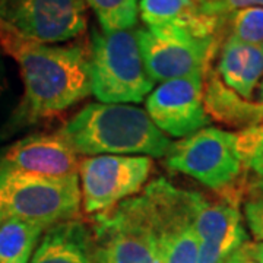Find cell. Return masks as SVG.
<instances>
[{
    "mask_svg": "<svg viewBox=\"0 0 263 263\" xmlns=\"http://www.w3.org/2000/svg\"><path fill=\"white\" fill-rule=\"evenodd\" d=\"M91 94L100 103H142L154 89L135 31L95 32L88 53Z\"/></svg>",
    "mask_w": 263,
    "mask_h": 263,
    "instance_id": "3957f363",
    "label": "cell"
},
{
    "mask_svg": "<svg viewBox=\"0 0 263 263\" xmlns=\"http://www.w3.org/2000/svg\"><path fill=\"white\" fill-rule=\"evenodd\" d=\"M149 157L97 155L79 161L82 208L86 214H101L120 202L136 196L149 179Z\"/></svg>",
    "mask_w": 263,
    "mask_h": 263,
    "instance_id": "ba28073f",
    "label": "cell"
},
{
    "mask_svg": "<svg viewBox=\"0 0 263 263\" xmlns=\"http://www.w3.org/2000/svg\"><path fill=\"white\" fill-rule=\"evenodd\" d=\"M3 221H5V218H3V215H2V214H0V224H2V222H3Z\"/></svg>",
    "mask_w": 263,
    "mask_h": 263,
    "instance_id": "f546056e",
    "label": "cell"
},
{
    "mask_svg": "<svg viewBox=\"0 0 263 263\" xmlns=\"http://www.w3.org/2000/svg\"><path fill=\"white\" fill-rule=\"evenodd\" d=\"M165 165L226 193L237 186L245 170L237 133L209 126L174 143L165 157Z\"/></svg>",
    "mask_w": 263,
    "mask_h": 263,
    "instance_id": "8992f818",
    "label": "cell"
},
{
    "mask_svg": "<svg viewBox=\"0 0 263 263\" xmlns=\"http://www.w3.org/2000/svg\"><path fill=\"white\" fill-rule=\"evenodd\" d=\"M199 2H211V0H199Z\"/></svg>",
    "mask_w": 263,
    "mask_h": 263,
    "instance_id": "4dcf8cb0",
    "label": "cell"
},
{
    "mask_svg": "<svg viewBox=\"0 0 263 263\" xmlns=\"http://www.w3.org/2000/svg\"><path fill=\"white\" fill-rule=\"evenodd\" d=\"M98 263H162L149 199L129 197L94 216Z\"/></svg>",
    "mask_w": 263,
    "mask_h": 263,
    "instance_id": "5b68a950",
    "label": "cell"
},
{
    "mask_svg": "<svg viewBox=\"0 0 263 263\" xmlns=\"http://www.w3.org/2000/svg\"><path fill=\"white\" fill-rule=\"evenodd\" d=\"M44 231L18 218L5 219L0 224V263H29Z\"/></svg>",
    "mask_w": 263,
    "mask_h": 263,
    "instance_id": "ac0fdd59",
    "label": "cell"
},
{
    "mask_svg": "<svg viewBox=\"0 0 263 263\" xmlns=\"http://www.w3.org/2000/svg\"><path fill=\"white\" fill-rule=\"evenodd\" d=\"M237 253L246 260L263 263V241H247L237 250Z\"/></svg>",
    "mask_w": 263,
    "mask_h": 263,
    "instance_id": "cb8c5ba5",
    "label": "cell"
},
{
    "mask_svg": "<svg viewBox=\"0 0 263 263\" xmlns=\"http://www.w3.org/2000/svg\"><path fill=\"white\" fill-rule=\"evenodd\" d=\"M245 218L256 241H263V192H257L245 203Z\"/></svg>",
    "mask_w": 263,
    "mask_h": 263,
    "instance_id": "603a6c76",
    "label": "cell"
},
{
    "mask_svg": "<svg viewBox=\"0 0 263 263\" xmlns=\"http://www.w3.org/2000/svg\"><path fill=\"white\" fill-rule=\"evenodd\" d=\"M240 257H241V256H240ZM241 263H256V262H252V260H246V259H243V257H241Z\"/></svg>",
    "mask_w": 263,
    "mask_h": 263,
    "instance_id": "f1b7e54d",
    "label": "cell"
},
{
    "mask_svg": "<svg viewBox=\"0 0 263 263\" xmlns=\"http://www.w3.org/2000/svg\"><path fill=\"white\" fill-rule=\"evenodd\" d=\"M0 21L24 37L57 44L86 28L84 0H0Z\"/></svg>",
    "mask_w": 263,
    "mask_h": 263,
    "instance_id": "30bf717a",
    "label": "cell"
},
{
    "mask_svg": "<svg viewBox=\"0 0 263 263\" xmlns=\"http://www.w3.org/2000/svg\"><path fill=\"white\" fill-rule=\"evenodd\" d=\"M263 100V79L262 82H260V85H259V100L257 101H262Z\"/></svg>",
    "mask_w": 263,
    "mask_h": 263,
    "instance_id": "83f0119b",
    "label": "cell"
},
{
    "mask_svg": "<svg viewBox=\"0 0 263 263\" xmlns=\"http://www.w3.org/2000/svg\"><path fill=\"white\" fill-rule=\"evenodd\" d=\"M143 193L149 199L162 263H197L196 192L177 187L161 177L151 181Z\"/></svg>",
    "mask_w": 263,
    "mask_h": 263,
    "instance_id": "9c48e42d",
    "label": "cell"
},
{
    "mask_svg": "<svg viewBox=\"0 0 263 263\" xmlns=\"http://www.w3.org/2000/svg\"><path fill=\"white\" fill-rule=\"evenodd\" d=\"M82 205L79 176L43 177L0 170V214L47 230L73 219Z\"/></svg>",
    "mask_w": 263,
    "mask_h": 263,
    "instance_id": "277c9868",
    "label": "cell"
},
{
    "mask_svg": "<svg viewBox=\"0 0 263 263\" xmlns=\"http://www.w3.org/2000/svg\"><path fill=\"white\" fill-rule=\"evenodd\" d=\"M253 186L256 187L257 192H263V177H256V179H254Z\"/></svg>",
    "mask_w": 263,
    "mask_h": 263,
    "instance_id": "484cf974",
    "label": "cell"
},
{
    "mask_svg": "<svg viewBox=\"0 0 263 263\" xmlns=\"http://www.w3.org/2000/svg\"><path fill=\"white\" fill-rule=\"evenodd\" d=\"M246 8H263V0H211L200 2V10L206 15L226 18L233 12Z\"/></svg>",
    "mask_w": 263,
    "mask_h": 263,
    "instance_id": "7402d4cb",
    "label": "cell"
},
{
    "mask_svg": "<svg viewBox=\"0 0 263 263\" xmlns=\"http://www.w3.org/2000/svg\"><path fill=\"white\" fill-rule=\"evenodd\" d=\"M203 104L209 119L231 127H252L263 123V100H245L231 91L216 72L209 70L205 78Z\"/></svg>",
    "mask_w": 263,
    "mask_h": 263,
    "instance_id": "2e32d148",
    "label": "cell"
},
{
    "mask_svg": "<svg viewBox=\"0 0 263 263\" xmlns=\"http://www.w3.org/2000/svg\"><path fill=\"white\" fill-rule=\"evenodd\" d=\"M29 263H98L92 228L76 218L50 227Z\"/></svg>",
    "mask_w": 263,
    "mask_h": 263,
    "instance_id": "5bb4252c",
    "label": "cell"
},
{
    "mask_svg": "<svg viewBox=\"0 0 263 263\" xmlns=\"http://www.w3.org/2000/svg\"><path fill=\"white\" fill-rule=\"evenodd\" d=\"M139 13L146 27L179 25L200 35H216L222 22L203 13L199 0H141Z\"/></svg>",
    "mask_w": 263,
    "mask_h": 263,
    "instance_id": "e0dca14e",
    "label": "cell"
},
{
    "mask_svg": "<svg viewBox=\"0 0 263 263\" xmlns=\"http://www.w3.org/2000/svg\"><path fill=\"white\" fill-rule=\"evenodd\" d=\"M142 59L154 82L209 72L218 48L216 35H200L179 25L135 31Z\"/></svg>",
    "mask_w": 263,
    "mask_h": 263,
    "instance_id": "52a82bcc",
    "label": "cell"
},
{
    "mask_svg": "<svg viewBox=\"0 0 263 263\" xmlns=\"http://www.w3.org/2000/svg\"><path fill=\"white\" fill-rule=\"evenodd\" d=\"M237 141L245 168L256 177H263V123L241 129L237 133Z\"/></svg>",
    "mask_w": 263,
    "mask_h": 263,
    "instance_id": "44dd1931",
    "label": "cell"
},
{
    "mask_svg": "<svg viewBox=\"0 0 263 263\" xmlns=\"http://www.w3.org/2000/svg\"><path fill=\"white\" fill-rule=\"evenodd\" d=\"M0 48L18 63L24 84L16 108L0 129L2 138L56 117L91 94L82 47L38 43L0 21Z\"/></svg>",
    "mask_w": 263,
    "mask_h": 263,
    "instance_id": "6da1fadb",
    "label": "cell"
},
{
    "mask_svg": "<svg viewBox=\"0 0 263 263\" xmlns=\"http://www.w3.org/2000/svg\"><path fill=\"white\" fill-rule=\"evenodd\" d=\"M216 73L231 91L250 100L263 79V44H246L228 37L221 48Z\"/></svg>",
    "mask_w": 263,
    "mask_h": 263,
    "instance_id": "9a60e30c",
    "label": "cell"
},
{
    "mask_svg": "<svg viewBox=\"0 0 263 263\" xmlns=\"http://www.w3.org/2000/svg\"><path fill=\"white\" fill-rule=\"evenodd\" d=\"M78 155L167 157L174 148L146 110L132 104L91 103L59 130Z\"/></svg>",
    "mask_w": 263,
    "mask_h": 263,
    "instance_id": "7a4b0ae2",
    "label": "cell"
},
{
    "mask_svg": "<svg viewBox=\"0 0 263 263\" xmlns=\"http://www.w3.org/2000/svg\"><path fill=\"white\" fill-rule=\"evenodd\" d=\"M78 168V154L59 132L28 135L0 152V170L63 179Z\"/></svg>",
    "mask_w": 263,
    "mask_h": 263,
    "instance_id": "4fadbf2b",
    "label": "cell"
},
{
    "mask_svg": "<svg viewBox=\"0 0 263 263\" xmlns=\"http://www.w3.org/2000/svg\"><path fill=\"white\" fill-rule=\"evenodd\" d=\"M94 10L103 32L127 31L136 25L138 0H84Z\"/></svg>",
    "mask_w": 263,
    "mask_h": 263,
    "instance_id": "d6986e66",
    "label": "cell"
},
{
    "mask_svg": "<svg viewBox=\"0 0 263 263\" xmlns=\"http://www.w3.org/2000/svg\"><path fill=\"white\" fill-rule=\"evenodd\" d=\"M230 35L246 44H263V8H246L228 15Z\"/></svg>",
    "mask_w": 263,
    "mask_h": 263,
    "instance_id": "ffe728a7",
    "label": "cell"
},
{
    "mask_svg": "<svg viewBox=\"0 0 263 263\" xmlns=\"http://www.w3.org/2000/svg\"><path fill=\"white\" fill-rule=\"evenodd\" d=\"M195 231L199 241L197 263H224L247 243V233L237 197L209 200L196 192Z\"/></svg>",
    "mask_w": 263,
    "mask_h": 263,
    "instance_id": "7c38bea8",
    "label": "cell"
},
{
    "mask_svg": "<svg viewBox=\"0 0 263 263\" xmlns=\"http://www.w3.org/2000/svg\"><path fill=\"white\" fill-rule=\"evenodd\" d=\"M8 88V79H6V75H5V69H3V65L0 62V97L3 95V92L6 91Z\"/></svg>",
    "mask_w": 263,
    "mask_h": 263,
    "instance_id": "d4e9b609",
    "label": "cell"
},
{
    "mask_svg": "<svg viewBox=\"0 0 263 263\" xmlns=\"http://www.w3.org/2000/svg\"><path fill=\"white\" fill-rule=\"evenodd\" d=\"M224 263H241V257H240V254L235 252V253L233 254V256H231V257H230V259H228V260Z\"/></svg>",
    "mask_w": 263,
    "mask_h": 263,
    "instance_id": "4316f807",
    "label": "cell"
},
{
    "mask_svg": "<svg viewBox=\"0 0 263 263\" xmlns=\"http://www.w3.org/2000/svg\"><path fill=\"white\" fill-rule=\"evenodd\" d=\"M206 75L196 73L161 82L146 97V113L162 133L187 138L209 124L203 104Z\"/></svg>",
    "mask_w": 263,
    "mask_h": 263,
    "instance_id": "8fae6325",
    "label": "cell"
}]
</instances>
